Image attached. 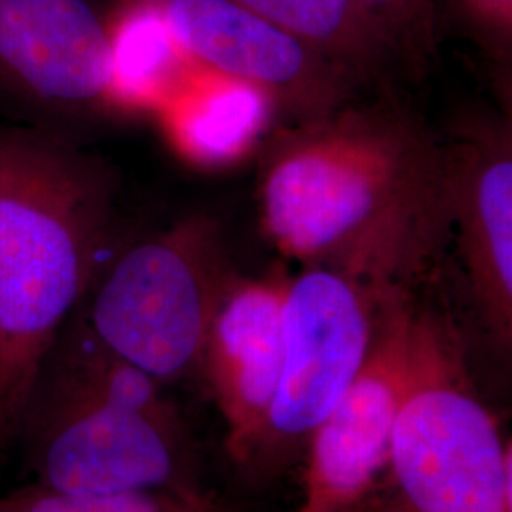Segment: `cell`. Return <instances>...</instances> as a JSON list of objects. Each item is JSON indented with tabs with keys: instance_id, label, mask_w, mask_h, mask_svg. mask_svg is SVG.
Segmentation results:
<instances>
[{
	"instance_id": "6da1fadb",
	"label": "cell",
	"mask_w": 512,
	"mask_h": 512,
	"mask_svg": "<svg viewBox=\"0 0 512 512\" xmlns=\"http://www.w3.org/2000/svg\"><path fill=\"white\" fill-rule=\"evenodd\" d=\"M256 196L281 255L374 289H420L452 239L442 139L391 84L274 131Z\"/></svg>"
},
{
	"instance_id": "7a4b0ae2",
	"label": "cell",
	"mask_w": 512,
	"mask_h": 512,
	"mask_svg": "<svg viewBox=\"0 0 512 512\" xmlns=\"http://www.w3.org/2000/svg\"><path fill=\"white\" fill-rule=\"evenodd\" d=\"M120 183L54 131L0 122V454L18 440L38 372L109 262Z\"/></svg>"
},
{
	"instance_id": "3957f363",
	"label": "cell",
	"mask_w": 512,
	"mask_h": 512,
	"mask_svg": "<svg viewBox=\"0 0 512 512\" xmlns=\"http://www.w3.org/2000/svg\"><path fill=\"white\" fill-rule=\"evenodd\" d=\"M164 389L112 353L78 308L42 363L19 427L35 484L74 495L162 492L203 505L188 427Z\"/></svg>"
},
{
	"instance_id": "277c9868",
	"label": "cell",
	"mask_w": 512,
	"mask_h": 512,
	"mask_svg": "<svg viewBox=\"0 0 512 512\" xmlns=\"http://www.w3.org/2000/svg\"><path fill=\"white\" fill-rule=\"evenodd\" d=\"M416 294L412 380L384 473L348 512H512V448L452 311Z\"/></svg>"
},
{
	"instance_id": "5b68a950",
	"label": "cell",
	"mask_w": 512,
	"mask_h": 512,
	"mask_svg": "<svg viewBox=\"0 0 512 512\" xmlns=\"http://www.w3.org/2000/svg\"><path fill=\"white\" fill-rule=\"evenodd\" d=\"M232 274L219 222L186 217L110 256L80 313L112 353L175 384L200 374L213 311Z\"/></svg>"
},
{
	"instance_id": "8992f818",
	"label": "cell",
	"mask_w": 512,
	"mask_h": 512,
	"mask_svg": "<svg viewBox=\"0 0 512 512\" xmlns=\"http://www.w3.org/2000/svg\"><path fill=\"white\" fill-rule=\"evenodd\" d=\"M120 99L109 23L90 0H0V110L74 137Z\"/></svg>"
},
{
	"instance_id": "52a82bcc",
	"label": "cell",
	"mask_w": 512,
	"mask_h": 512,
	"mask_svg": "<svg viewBox=\"0 0 512 512\" xmlns=\"http://www.w3.org/2000/svg\"><path fill=\"white\" fill-rule=\"evenodd\" d=\"M384 291L325 268L289 277L281 370L260 454L308 444L365 363Z\"/></svg>"
},
{
	"instance_id": "ba28073f",
	"label": "cell",
	"mask_w": 512,
	"mask_h": 512,
	"mask_svg": "<svg viewBox=\"0 0 512 512\" xmlns=\"http://www.w3.org/2000/svg\"><path fill=\"white\" fill-rule=\"evenodd\" d=\"M416 291L387 289L348 391L308 440L302 512H348L384 473L412 380Z\"/></svg>"
},
{
	"instance_id": "9c48e42d",
	"label": "cell",
	"mask_w": 512,
	"mask_h": 512,
	"mask_svg": "<svg viewBox=\"0 0 512 512\" xmlns=\"http://www.w3.org/2000/svg\"><path fill=\"white\" fill-rule=\"evenodd\" d=\"M147 2L175 48L260 93L287 124L319 118L372 90L329 55L230 0Z\"/></svg>"
},
{
	"instance_id": "30bf717a",
	"label": "cell",
	"mask_w": 512,
	"mask_h": 512,
	"mask_svg": "<svg viewBox=\"0 0 512 512\" xmlns=\"http://www.w3.org/2000/svg\"><path fill=\"white\" fill-rule=\"evenodd\" d=\"M450 238L478 321L499 355L512 348L511 112L475 109L442 139Z\"/></svg>"
},
{
	"instance_id": "8fae6325",
	"label": "cell",
	"mask_w": 512,
	"mask_h": 512,
	"mask_svg": "<svg viewBox=\"0 0 512 512\" xmlns=\"http://www.w3.org/2000/svg\"><path fill=\"white\" fill-rule=\"evenodd\" d=\"M291 275L228 277L207 332L200 374L226 427L230 456L258 452L283 357V306Z\"/></svg>"
},
{
	"instance_id": "7c38bea8",
	"label": "cell",
	"mask_w": 512,
	"mask_h": 512,
	"mask_svg": "<svg viewBox=\"0 0 512 512\" xmlns=\"http://www.w3.org/2000/svg\"><path fill=\"white\" fill-rule=\"evenodd\" d=\"M329 55L368 88L389 86L401 71L384 35L351 0H230Z\"/></svg>"
},
{
	"instance_id": "4fadbf2b",
	"label": "cell",
	"mask_w": 512,
	"mask_h": 512,
	"mask_svg": "<svg viewBox=\"0 0 512 512\" xmlns=\"http://www.w3.org/2000/svg\"><path fill=\"white\" fill-rule=\"evenodd\" d=\"M389 42L401 71L420 78L437 57L439 0H351Z\"/></svg>"
},
{
	"instance_id": "5bb4252c",
	"label": "cell",
	"mask_w": 512,
	"mask_h": 512,
	"mask_svg": "<svg viewBox=\"0 0 512 512\" xmlns=\"http://www.w3.org/2000/svg\"><path fill=\"white\" fill-rule=\"evenodd\" d=\"M0 512H205V507L162 492L61 494L33 482L0 495Z\"/></svg>"
},
{
	"instance_id": "9a60e30c",
	"label": "cell",
	"mask_w": 512,
	"mask_h": 512,
	"mask_svg": "<svg viewBox=\"0 0 512 512\" xmlns=\"http://www.w3.org/2000/svg\"><path fill=\"white\" fill-rule=\"evenodd\" d=\"M450 18L494 67L497 86L511 97L512 0H439Z\"/></svg>"
},
{
	"instance_id": "2e32d148",
	"label": "cell",
	"mask_w": 512,
	"mask_h": 512,
	"mask_svg": "<svg viewBox=\"0 0 512 512\" xmlns=\"http://www.w3.org/2000/svg\"><path fill=\"white\" fill-rule=\"evenodd\" d=\"M296 512H302V511H300V509H298V511H296Z\"/></svg>"
}]
</instances>
